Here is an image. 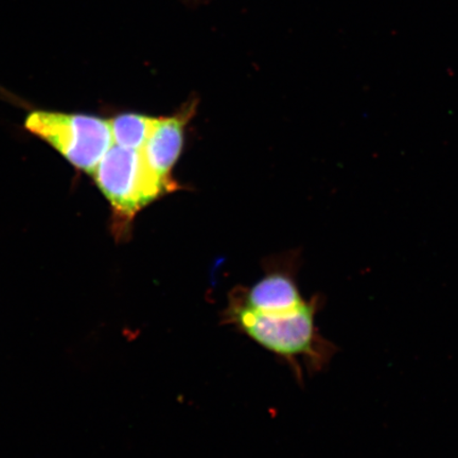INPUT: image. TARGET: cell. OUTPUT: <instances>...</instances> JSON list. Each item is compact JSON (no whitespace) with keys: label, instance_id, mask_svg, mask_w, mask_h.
Wrapping results in <instances>:
<instances>
[{"label":"cell","instance_id":"6da1fadb","mask_svg":"<svg viewBox=\"0 0 458 458\" xmlns=\"http://www.w3.org/2000/svg\"><path fill=\"white\" fill-rule=\"evenodd\" d=\"M318 299L306 301L291 310L258 312L228 300L222 323L250 337L288 364L296 379L302 382L301 360L309 370L322 369L330 356V345L315 327Z\"/></svg>","mask_w":458,"mask_h":458},{"label":"cell","instance_id":"7a4b0ae2","mask_svg":"<svg viewBox=\"0 0 458 458\" xmlns=\"http://www.w3.org/2000/svg\"><path fill=\"white\" fill-rule=\"evenodd\" d=\"M25 127L89 174L114 146L110 120L89 114L32 112Z\"/></svg>","mask_w":458,"mask_h":458},{"label":"cell","instance_id":"3957f363","mask_svg":"<svg viewBox=\"0 0 458 458\" xmlns=\"http://www.w3.org/2000/svg\"><path fill=\"white\" fill-rule=\"evenodd\" d=\"M91 175L120 220L131 221L160 194L174 191L148 167L141 150L114 145Z\"/></svg>","mask_w":458,"mask_h":458},{"label":"cell","instance_id":"277c9868","mask_svg":"<svg viewBox=\"0 0 458 458\" xmlns=\"http://www.w3.org/2000/svg\"><path fill=\"white\" fill-rule=\"evenodd\" d=\"M194 106L196 102L188 103L174 116L159 118L146 145L141 148L148 167L172 189H175L176 185L171 180V171L184 145L185 127L196 110Z\"/></svg>","mask_w":458,"mask_h":458},{"label":"cell","instance_id":"5b68a950","mask_svg":"<svg viewBox=\"0 0 458 458\" xmlns=\"http://www.w3.org/2000/svg\"><path fill=\"white\" fill-rule=\"evenodd\" d=\"M229 300L258 312L291 310L305 303L293 275L289 272H268L250 289H236Z\"/></svg>","mask_w":458,"mask_h":458},{"label":"cell","instance_id":"8992f818","mask_svg":"<svg viewBox=\"0 0 458 458\" xmlns=\"http://www.w3.org/2000/svg\"><path fill=\"white\" fill-rule=\"evenodd\" d=\"M157 118L140 114H123L110 120L114 145L141 150L156 128Z\"/></svg>","mask_w":458,"mask_h":458},{"label":"cell","instance_id":"52a82bcc","mask_svg":"<svg viewBox=\"0 0 458 458\" xmlns=\"http://www.w3.org/2000/svg\"><path fill=\"white\" fill-rule=\"evenodd\" d=\"M193 2H198V0H193Z\"/></svg>","mask_w":458,"mask_h":458}]
</instances>
